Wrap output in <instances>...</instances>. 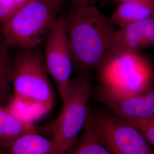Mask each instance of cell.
Listing matches in <instances>:
<instances>
[{
    "label": "cell",
    "mask_w": 154,
    "mask_h": 154,
    "mask_svg": "<svg viewBox=\"0 0 154 154\" xmlns=\"http://www.w3.org/2000/svg\"><path fill=\"white\" fill-rule=\"evenodd\" d=\"M137 131L149 144L154 146V118L149 119H121Z\"/></svg>",
    "instance_id": "obj_15"
},
{
    "label": "cell",
    "mask_w": 154,
    "mask_h": 154,
    "mask_svg": "<svg viewBox=\"0 0 154 154\" xmlns=\"http://www.w3.org/2000/svg\"><path fill=\"white\" fill-rule=\"evenodd\" d=\"M33 132H38L34 124L22 121L0 104V149L6 151L17 138Z\"/></svg>",
    "instance_id": "obj_11"
},
{
    "label": "cell",
    "mask_w": 154,
    "mask_h": 154,
    "mask_svg": "<svg viewBox=\"0 0 154 154\" xmlns=\"http://www.w3.org/2000/svg\"><path fill=\"white\" fill-rule=\"evenodd\" d=\"M0 154H6V151L0 149Z\"/></svg>",
    "instance_id": "obj_20"
},
{
    "label": "cell",
    "mask_w": 154,
    "mask_h": 154,
    "mask_svg": "<svg viewBox=\"0 0 154 154\" xmlns=\"http://www.w3.org/2000/svg\"><path fill=\"white\" fill-rule=\"evenodd\" d=\"M88 122L95 137L111 154H154L149 142L114 114L90 113Z\"/></svg>",
    "instance_id": "obj_5"
},
{
    "label": "cell",
    "mask_w": 154,
    "mask_h": 154,
    "mask_svg": "<svg viewBox=\"0 0 154 154\" xmlns=\"http://www.w3.org/2000/svg\"><path fill=\"white\" fill-rule=\"evenodd\" d=\"M95 98L109 106L121 119L154 118V87L139 93H128L101 85L95 90Z\"/></svg>",
    "instance_id": "obj_8"
},
{
    "label": "cell",
    "mask_w": 154,
    "mask_h": 154,
    "mask_svg": "<svg viewBox=\"0 0 154 154\" xmlns=\"http://www.w3.org/2000/svg\"><path fill=\"white\" fill-rule=\"evenodd\" d=\"M76 9L88 5L89 0H72Z\"/></svg>",
    "instance_id": "obj_18"
},
{
    "label": "cell",
    "mask_w": 154,
    "mask_h": 154,
    "mask_svg": "<svg viewBox=\"0 0 154 154\" xmlns=\"http://www.w3.org/2000/svg\"><path fill=\"white\" fill-rule=\"evenodd\" d=\"M46 39L45 65L48 74L54 79L63 101L66 97L73 66L65 18L57 17Z\"/></svg>",
    "instance_id": "obj_7"
},
{
    "label": "cell",
    "mask_w": 154,
    "mask_h": 154,
    "mask_svg": "<svg viewBox=\"0 0 154 154\" xmlns=\"http://www.w3.org/2000/svg\"><path fill=\"white\" fill-rule=\"evenodd\" d=\"M66 154H111L99 143L94 135L90 127L88 118L77 142Z\"/></svg>",
    "instance_id": "obj_13"
},
{
    "label": "cell",
    "mask_w": 154,
    "mask_h": 154,
    "mask_svg": "<svg viewBox=\"0 0 154 154\" xmlns=\"http://www.w3.org/2000/svg\"><path fill=\"white\" fill-rule=\"evenodd\" d=\"M65 19L73 66L79 74L99 69L108 54L116 26L89 5L77 8Z\"/></svg>",
    "instance_id": "obj_1"
},
{
    "label": "cell",
    "mask_w": 154,
    "mask_h": 154,
    "mask_svg": "<svg viewBox=\"0 0 154 154\" xmlns=\"http://www.w3.org/2000/svg\"><path fill=\"white\" fill-rule=\"evenodd\" d=\"M54 149L52 139L38 132H33L17 138L6 151V154H53Z\"/></svg>",
    "instance_id": "obj_12"
},
{
    "label": "cell",
    "mask_w": 154,
    "mask_h": 154,
    "mask_svg": "<svg viewBox=\"0 0 154 154\" xmlns=\"http://www.w3.org/2000/svg\"><path fill=\"white\" fill-rule=\"evenodd\" d=\"M60 8L48 0H32L20 6L1 23L8 46L36 48L46 38Z\"/></svg>",
    "instance_id": "obj_3"
},
{
    "label": "cell",
    "mask_w": 154,
    "mask_h": 154,
    "mask_svg": "<svg viewBox=\"0 0 154 154\" xmlns=\"http://www.w3.org/2000/svg\"><path fill=\"white\" fill-rule=\"evenodd\" d=\"M11 87L16 101L42 105L52 109L55 95L45 65L44 54L36 48L22 49L11 64Z\"/></svg>",
    "instance_id": "obj_4"
},
{
    "label": "cell",
    "mask_w": 154,
    "mask_h": 154,
    "mask_svg": "<svg viewBox=\"0 0 154 154\" xmlns=\"http://www.w3.org/2000/svg\"><path fill=\"white\" fill-rule=\"evenodd\" d=\"M147 19L116 29L112 39L108 54L102 65L117 57L137 53L146 48L144 42V32Z\"/></svg>",
    "instance_id": "obj_9"
},
{
    "label": "cell",
    "mask_w": 154,
    "mask_h": 154,
    "mask_svg": "<svg viewBox=\"0 0 154 154\" xmlns=\"http://www.w3.org/2000/svg\"><path fill=\"white\" fill-rule=\"evenodd\" d=\"M117 2H119L120 3H123V2H127V1H132V0H114Z\"/></svg>",
    "instance_id": "obj_19"
},
{
    "label": "cell",
    "mask_w": 154,
    "mask_h": 154,
    "mask_svg": "<svg viewBox=\"0 0 154 154\" xmlns=\"http://www.w3.org/2000/svg\"><path fill=\"white\" fill-rule=\"evenodd\" d=\"M102 85L128 93H139L154 87V72L143 55L134 53L117 57L99 69Z\"/></svg>",
    "instance_id": "obj_6"
},
{
    "label": "cell",
    "mask_w": 154,
    "mask_h": 154,
    "mask_svg": "<svg viewBox=\"0 0 154 154\" xmlns=\"http://www.w3.org/2000/svg\"><path fill=\"white\" fill-rule=\"evenodd\" d=\"M8 46L0 41V104L8 103L11 98V63Z\"/></svg>",
    "instance_id": "obj_14"
},
{
    "label": "cell",
    "mask_w": 154,
    "mask_h": 154,
    "mask_svg": "<svg viewBox=\"0 0 154 154\" xmlns=\"http://www.w3.org/2000/svg\"><path fill=\"white\" fill-rule=\"evenodd\" d=\"M90 72L70 79L60 115L51 126L53 154H66L77 142L90 114L89 100L93 94Z\"/></svg>",
    "instance_id": "obj_2"
},
{
    "label": "cell",
    "mask_w": 154,
    "mask_h": 154,
    "mask_svg": "<svg viewBox=\"0 0 154 154\" xmlns=\"http://www.w3.org/2000/svg\"><path fill=\"white\" fill-rule=\"evenodd\" d=\"M154 0H132L121 3L110 20L118 28L154 17Z\"/></svg>",
    "instance_id": "obj_10"
},
{
    "label": "cell",
    "mask_w": 154,
    "mask_h": 154,
    "mask_svg": "<svg viewBox=\"0 0 154 154\" xmlns=\"http://www.w3.org/2000/svg\"><path fill=\"white\" fill-rule=\"evenodd\" d=\"M21 5L15 0H0V23L11 16Z\"/></svg>",
    "instance_id": "obj_16"
},
{
    "label": "cell",
    "mask_w": 154,
    "mask_h": 154,
    "mask_svg": "<svg viewBox=\"0 0 154 154\" xmlns=\"http://www.w3.org/2000/svg\"><path fill=\"white\" fill-rule=\"evenodd\" d=\"M18 3L20 4H23L26 2H27L28 1H32V0H15ZM50 2H53L54 4H55V5L57 6L58 7H59L61 9L62 6L63 5V4H64V2H65L66 0H48Z\"/></svg>",
    "instance_id": "obj_17"
}]
</instances>
